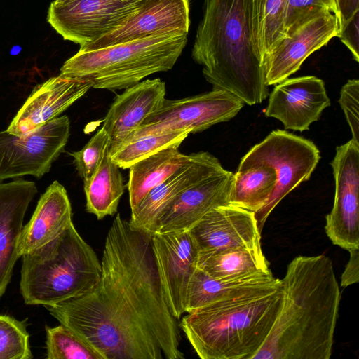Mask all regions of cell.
<instances>
[{"label":"cell","mask_w":359,"mask_h":359,"mask_svg":"<svg viewBox=\"0 0 359 359\" xmlns=\"http://www.w3.org/2000/svg\"><path fill=\"white\" fill-rule=\"evenodd\" d=\"M191 56L212 89L227 91L249 105L269 96L264 68L252 43L250 0H204Z\"/></svg>","instance_id":"cell-3"},{"label":"cell","mask_w":359,"mask_h":359,"mask_svg":"<svg viewBox=\"0 0 359 359\" xmlns=\"http://www.w3.org/2000/svg\"><path fill=\"white\" fill-rule=\"evenodd\" d=\"M101 264L90 290L45 309L104 359L184 358L180 324L163 294L151 236L117 214Z\"/></svg>","instance_id":"cell-1"},{"label":"cell","mask_w":359,"mask_h":359,"mask_svg":"<svg viewBox=\"0 0 359 359\" xmlns=\"http://www.w3.org/2000/svg\"><path fill=\"white\" fill-rule=\"evenodd\" d=\"M190 25L189 0H145L122 25L79 50H93L155 34H188Z\"/></svg>","instance_id":"cell-13"},{"label":"cell","mask_w":359,"mask_h":359,"mask_svg":"<svg viewBox=\"0 0 359 359\" xmlns=\"http://www.w3.org/2000/svg\"><path fill=\"white\" fill-rule=\"evenodd\" d=\"M233 180L222 168L186 189L165 210L156 233L189 231L210 210L229 204Z\"/></svg>","instance_id":"cell-19"},{"label":"cell","mask_w":359,"mask_h":359,"mask_svg":"<svg viewBox=\"0 0 359 359\" xmlns=\"http://www.w3.org/2000/svg\"><path fill=\"white\" fill-rule=\"evenodd\" d=\"M165 92V83L157 78L141 81L115 97L102 126L109 137V151L125 142L149 116L161 107Z\"/></svg>","instance_id":"cell-20"},{"label":"cell","mask_w":359,"mask_h":359,"mask_svg":"<svg viewBox=\"0 0 359 359\" xmlns=\"http://www.w3.org/2000/svg\"><path fill=\"white\" fill-rule=\"evenodd\" d=\"M350 258L341 276V285L350 286L359 281V248L349 251Z\"/></svg>","instance_id":"cell-36"},{"label":"cell","mask_w":359,"mask_h":359,"mask_svg":"<svg viewBox=\"0 0 359 359\" xmlns=\"http://www.w3.org/2000/svg\"><path fill=\"white\" fill-rule=\"evenodd\" d=\"M331 165L335 193L325 229L333 244L349 252L359 248V144L351 139L338 146Z\"/></svg>","instance_id":"cell-11"},{"label":"cell","mask_w":359,"mask_h":359,"mask_svg":"<svg viewBox=\"0 0 359 359\" xmlns=\"http://www.w3.org/2000/svg\"><path fill=\"white\" fill-rule=\"evenodd\" d=\"M338 34L337 18L328 11L302 23L264 58L266 84L276 85L288 79L311 54Z\"/></svg>","instance_id":"cell-14"},{"label":"cell","mask_w":359,"mask_h":359,"mask_svg":"<svg viewBox=\"0 0 359 359\" xmlns=\"http://www.w3.org/2000/svg\"><path fill=\"white\" fill-rule=\"evenodd\" d=\"M177 147L163 149L130 168L128 190L131 210L154 188L161 184L189 159Z\"/></svg>","instance_id":"cell-24"},{"label":"cell","mask_w":359,"mask_h":359,"mask_svg":"<svg viewBox=\"0 0 359 359\" xmlns=\"http://www.w3.org/2000/svg\"><path fill=\"white\" fill-rule=\"evenodd\" d=\"M200 253L261 248L255 212L231 204L208 212L190 230Z\"/></svg>","instance_id":"cell-16"},{"label":"cell","mask_w":359,"mask_h":359,"mask_svg":"<svg viewBox=\"0 0 359 359\" xmlns=\"http://www.w3.org/2000/svg\"><path fill=\"white\" fill-rule=\"evenodd\" d=\"M281 302L280 284L187 313L180 327L202 359H252L266 341Z\"/></svg>","instance_id":"cell-4"},{"label":"cell","mask_w":359,"mask_h":359,"mask_svg":"<svg viewBox=\"0 0 359 359\" xmlns=\"http://www.w3.org/2000/svg\"><path fill=\"white\" fill-rule=\"evenodd\" d=\"M188 34L170 32L104 47L79 50L60 68V74L88 79L96 89H126L145 77L171 69Z\"/></svg>","instance_id":"cell-6"},{"label":"cell","mask_w":359,"mask_h":359,"mask_svg":"<svg viewBox=\"0 0 359 359\" xmlns=\"http://www.w3.org/2000/svg\"><path fill=\"white\" fill-rule=\"evenodd\" d=\"M189 156L184 165L154 188L131 210L129 223L133 228L154 235L159 219L180 193L223 168L219 160L208 152Z\"/></svg>","instance_id":"cell-18"},{"label":"cell","mask_w":359,"mask_h":359,"mask_svg":"<svg viewBox=\"0 0 359 359\" xmlns=\"http://www.w3.org/2000/svg\"><path fill=\"white\" fill-rule=\"evenodd\" d=\"M287 0H250L252 43L262 64L264 58L287 38Z\"/></svg>","instance_id":"cell-26"},{"label":"cell","mask_w":359,"mask_h":359,"mask_svg":"<svg viewBox=\"0 0 359 359\" xmlns=\"http://www.w3.org/2000/svg\"><path fill=\"white\" fill-rule=\"evenodd\" d=\"M109 144L108 134L101 128L81 150L69 154L83 182L97 171L109 149Z\"/></svg>","instance_id":"cell-32"},{"label":"cell","mask_w":359,"mask_h":359,"mask_svg":"<svg viewBox=\"0 0 359 359\" xmlns=\"http://www.w3.org/2000/svg\"><path fill=\"white\" fill-rule=\"evenodd\" d=\"M190 133V130L182 129L134 137L109 151L110 157L121 168H130L135 163L163 149L179 147Z\"/></svg>","instance_id":"cell-29"},{"label":"cell","mask_w":359,"mask_h":359,"mask_svg":"<svg viewBox=\"0 0 359 359\" xmlns=\"http://www.w3.org/2000/svg\"><path fill=\"white\" fill-rule=\"evenodd\" d=\"M320 158V151L312 141L282 130L272 131L241 158L238 167L265 163L271 165L276 173V184L271 196L255 213L260 232L278 203L310 178Z\"/></svg>","instance_id":"cell-7"},{"label":"cell","mask_w":359,"mask_h":359,"mask_svg":"<svg viewBox=\"0 0 359 359\" xmlns=\"http://www.w3.org/2000/svg\"><path fill=\"white\" fill-rule=\"evenodd\" d=\"M151 247L168 306L179 320L186 313L189 285L197 269L198 245L189 231H176L155 233Z\"/></svg>","instance_id":"cell-12"},{"label":"cell","mask_w":359,"mask_h":359,"mask_svg":"<svg viewBox=\"0 0 359 359\" xmlns=\"http://www.w3.org/2000/svg\"><path fill=\"white\" fill-rule=\"evenodd\" d=\"M47 359H104L91 345L60 324L45 327Z\"/></svg>","instance_id":"cell-30"},{"label":"cell","mask_w":359,"mask_h":359,"mask_svg":"<svg viewBox=\"0 0 359 359\" xmlns=\"http://www.w3.org/2000/svg\"><path fill=\"white\" fill-rule=\"evenodd\" d=\"M339 103L344 111L352 133V140L359 144V81L348 80L341 88Z\"/></svg>","instance_id":"cell-34"},{"label":"cell","mask_w":359,"mask_h":359,"mask_svg":"<svg viewBox=\"0 0 359 359\" xmlns=\"http://www.w3.org/2000/svg\"><path fill=\"white\" fill-rule=\"evenodd\" d=\"M280 284L271 272L258 273L234 278L217 279L197 267L190 280L186 313L215 302L238 297L257 291L273 288Z\"/></svg>","instance_id":"cell-23"},{"label":"cell","mask_w":359,"mask_h":359,"mask_svg":"<svg viewBox=\"0 0 359 359\" xmlns=\"http://www.w3.org/2000/svg\"><path fill=\"white\" fill-rule=\"evenodd\" d=\"M72 223L67 191L54 181L41 196L32 217L22 227L18 245L19 257L55 239Z\"/></svg>","instance_id":"cell-22"},{"label":"cell","mask_w":359,"mask_h":359,"mask_svg":"<svg viewBox=\"0 0 359 359\" xmlns=\"http://www.w3.org/2000/svg\"><path fill=\"white\" fill-rule=\"evenodd\" d=\"M69 131L65 115L21 135L0 131V182L25 175L41 178L64 151Z\"/></svg>","instance_id":"cell-8"},{"label":"cell","mask_w":359,"mask_h":359,"mask_svg":"<svg viewBox=\"0 0 359 359\" xmlns=\"http://www.w3.org/2000/svg\"><path fill=\"white\" fill-rule=\"evenodd\" d=\"M55 1L57 2H62V1H68V0H55Z\"/></svg>","instance_id":"cell-38"},{"label":"cell","mask_w":359,"mask_h":359,"mask_svg":"<svg viewBox=\"0 0 359 359\" xmlns=\"http://www.w3.org/2000/svg\"><path fill=\"white\" fill-rule=\"evenodd\" d=\"M339 32L359 11V0H335Z\"/></svg>","instance_id":"cell-37"},{"label":"cell","mask_w":359,"mask_h":359,"mask_svg":"<svg viewBox=\"0 0 359 359\" xmlns=\"http://www.w3.org/2000/svg\"><path fill=\"white\" fill-rule=\"evenodd\" d=\"M243 105L244 102L233 94L215 89L179 100L165 99L161 107L149 116L126 141L149 133L182 129H189L191 133L201 132L230 121Z\"/></svg>","instance_id":"cell-9"},{"label":"cell","mask_w":359,"mask_h":359,"mask_svg":"<svg viewBox=\"0 0 359 359\" xmlns=\"http://www.w3.org/2000/svg\"><path fill=\"white\" fill-rule=\"evenodd\" d=\"M93 88L88 79L60 75L34 88L17 112L7 131L21 135L35 130L58 117Z\"/></svg>","instance_id":"cell-17"},{"label":"cell","mask_w":359,"mask_h":359,"mask_svg":"<svg viewBox=\"0 0 359 359\" xmlns=\"http://www.w3.org/2000/svg\"><path fill=\"white\" fill-rule=\"evenodd\" d=\"M145 0L53 1L47 20L65 40L84 46L122 25Z\"/></svg>","instance_id":"cell-10"},{"label":"cell","mask_w":359,"mask_h":359,"mask_svg":"<svg viewBox=\"0 0 359 359\" xmlns=\"http://www.w3.org/2000/svg\"><path fill=\"white\" fill-rule=\"evenodd\" d=\"M116 165L110 157L109 149L95 174L83 182L86 196V210L98 219L117 212L119 201L124 193L123 178Z\"/></svg>","instance_id":"cell-25"},{"label":"cell","mask_w":359,"mask_h":359,"mask_svg":"<svg viewBox=\"0 0 359 359\" xmlns=\"http://www.w3.org/2000/svg\"><path fill=\"white\" fill-rule=\"evenodd\" d=\"M20 292L27 305H51L81 296L98 281L101 261L73 222L57 238L23 255Z\"/></svg>","instance_id":"cell-5"},{"label":"cell","mask_w":359,"mask_h":359,"mask_svg":"<svg viewBox=\"0 0 359 359\" xmlns=\"http://www.w3.org/2000/svg\"><path fill=\"white\" fill-rule=\"evenodd\" d=\"M27 319L0 314V359H32Z\"/></svg>","instance_id":"cell-31"},{"label":"cell","mask_w":359,"mask_h":359,"mask_svg":"<svg viewBox=\"0 0 359 359\" xmlns=\"http://www.w3.org/2000/svg\"><path fill=\"white\" fill-rule=\"evenodd\" d=\"M197 267L217 279L271 272L262 249L233 248L200 253Z\"/></svg>","instance_id":"cell-27"},{"label":"cell","mask_w":359,"mask_h":359,"mask_svg":"<svg viewBox=\"0 0 359 359\" xmlns=\"http://www.w3.org/2000/svg\"><path fill=\"white\" fill-rule=\"evenodd\" d=\"M280 287L278 314L252 359H330L340 301L331 259L296 257Z\"/></svg>","instance_id":"cell-2"},{"label":"cell","mask_w":359,"mask_h":359,"mask_svg":"<svg viewBox=\"0 0 359 359\" xmlns=\"http://www.w3.org/2000/svg\"><path fill=\"white\" fill-rule=\"evenodd\" d=\"M276 184V171L269 164L238 167L233 174L229 204L255 213L266 204Z\"/></svg>","instance_id":"cell-28"},{"label":"cell","mask_w":359,"mask_h":359,"mask_svg":"<svg viewBox=\"0 0 359 359\" xmlns=\"http://www.w3.org/2000/svg\"><path fill=\"white\" fill-rule=\"evenodd\" d=\"M359 62V11L339 31L337 36Z\"/></svg>","instance_id":"cell-35"},{"label":"cell","mask_w":359,"mask_h":359,"mask_svg":"<svg viewBox=\"0 0 359 359\" xmlns=\"http://www.w3.org/2000/svg\"><path fill=\"white\" fill-rule=\"evenodd\" d=\"M269 95L265 115L294 131L308 130L331 104L323 81L315 76L288 78L276 84Z\"/></svg>","instance_id":"cell-15"},{"label":"cell","mask_w":359,"mask_h":359,"mask_svg":"<svg viewBox=\"0 0 359 359\" xmlns=\"http://www.w3.org/2000/svg\"><path fill=\"white\" fill-rule=\"evenodd\" d=\"M327 11L337 16L335 0H287L285 15L287 38L302 23Z\"/></svg>","instance_id":"cell-33"},{"label":"cell","mask_w":359,"mask_h":359,"mask_svg":"<svg viewBox=\"0 0 359 359\" xmlns=\"http://www.w3.org/2000/svg\"><path fill=\"white\" fill-rule=\"evenodd\" d=\"M36 193V186L32 181L0 182V298L6 291L20 258L18 245L24 217Z\"/></svg>","instance_id":"cell-21"}]
</instances>
